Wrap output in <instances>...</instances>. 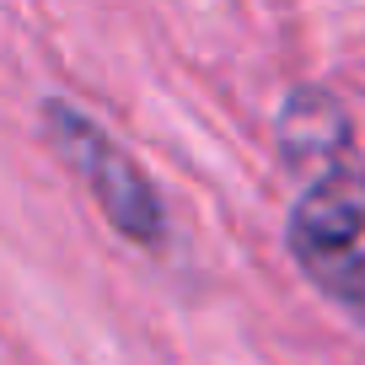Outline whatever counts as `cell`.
Segmentation results:
<instances>
[{
    "label": "cell",
    "instance_id": "6da1fadb",
    "mask_svg": "<svg viewBox=\"0 0 365 365\" xmlns=\"http://www.w3.org/2000/svg\"><path fill=\"white\" fill-rule=\"evenodd\" d=\"M274 145L296 199L285 252L317 296L365 333V150L354 118L328 81H301L274 113Z\"/></svg>",
    "mask_w": 365,
    "mask_h": 365
},
{
    "label": "cell",
    "instance_id": "7a4b0ae2",
    "mask_svg": "<svg viewBox=\"0 0 365 365\" xmlns=\"http://www.w3.org/2000/svg\"><path fill=\"white\" fill-rule=\"evenodd\" d=\"M38 124H43V140L54 145V156L81 178V188L97 199L103 220L118 237L145 247V252L167 247V237H172L167 199H161L156 178L140 167V156L129 145H118L103 118L86 113V108L70 103V97H43Z\"/></svg>",
    "mask_w": 365,
    "mask_h": 365
}]
</instances>
